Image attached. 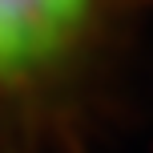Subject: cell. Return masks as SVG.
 I'll return each instance as SVG.
<instances>
[{"label":"cell","mask_w":153,"mask_h":153,"mask_svg":"<svg viewBox=\"0 0 153 153\" xmlns=\"http://www.w3.org/2000/svg\"><path fill=\"white\" fill-rule=\"evenodd\" d=\"M105 0H0V85L40 81L97 28Z\"/></svg>","instance_id":"1"}]
</instances>
